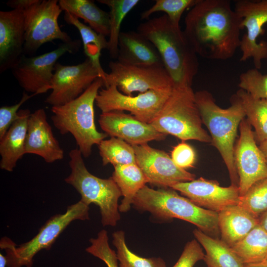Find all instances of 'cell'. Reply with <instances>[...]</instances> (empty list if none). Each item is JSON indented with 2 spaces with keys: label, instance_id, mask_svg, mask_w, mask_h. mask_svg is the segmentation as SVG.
Here are the masks:
<instances>
[{
  "label": "cell",
  "instance_id": "1",
  "mask_svg": "<svg viewBox=\"0 0 267 267\" xmlns=\"http://www.w3.org/2000/svg\"><path fill=\"white\" fill-rule=\"evenodd\" d=\"M242 20L229 0H199L186 14L183 32L197 55L224 60L240 47Z\"/></svg>",
  "mask_w": 267,
  "mask_h": 267
},
{
  "label": "cell",
  "instance_id": "2",
  "mask_svg": "<svg viewBox=\"0 0 267 267\" xmlns=\"http://www.w3.org/2000/svg\"><path fill=\"white\" fill-rule=\"evenodd\" d=\"M137 32L156 47L175 85L191 86L199 62L180 27L174 26L164 14L140 24Z\"/></svg>",
  "mask_w": 267,
  "mask_h": 267
},
{
  "label": "cell",
  "instance_id": "3",
  "mask_svg": "<svg viewBox=\"0 0 267 267\" xmlns=\"http://www.w3.org/2000/svg\"><path fill=\"white\" fill-rule=\"evenodd\" d=\"M133 206L140 212L150 213L160 222L178 219L212 237L220 236L218 213L197 206L172 188L155 189L145 185L136 194Z\"/></svg>",
  "mask_w": 267,
  "mask_h": 267
},
{
  "label": "cell",
  "instance_id": "4",
  "mask_svg": "<svg viewBox=\"0 0 267 267\" xmlns=\"http://www.w3.org/2000/svg\"><path fill=\"white\" fill-rule=\"evenodd\" d=\"M202 123L208 129L212 144L220 153L227 169L231 184L238 186L239 178L234 160L235 140L241 122L246 115L241 99L236 93L231 97L227 108L218 106L207 90L195 92Z\"/></svg>",
  "mask_w": 267,
  "mask_h": 267
},
{
  "label": "cell",
  "instance_id": "5",
  "mask_svg": "<svg viewBox=\"0 0 267 267\" xmlns=\"http://www.w3.org/2000/svg\"><path fill=\"white\" fill-rule=\"evenodd\" d=\"M101 78L96 79L78 97L65 104L52 106L51 120L62 134H71L84 157H89L92 146L108 135L98 132L94 122V103L101 87Z\"/></svg>",
  "mask_w": 267,
  "mask_h": 267
},
{
  "label": "cell",
  "instance_id": "6",
  "mask_svg": "<svg viewBox=\"0 0 267 267\" xmlns=\"http://www.w3.org/2000/svg\"><path fill=\"white\" fill-rule=\"evenodd\" d=\"M158 131L182 141L212 142L203 128L201 117L191 86L175 85L163 107L150 123Z\"/></svg>",
  "mask_w": 267,
  "mask_h": 267
},
{
  "label": "cell",
  "instance_id": "7",
  "mask_svg": "<svg viewBox=\"0 0 267 267\" xmlns=\"http://www.w3.org/2000/svg\"><path fill=\"white\" fill-rule=\"evenodd\" d=\"M70 174L65 181L81 195L80 201L89 206L92 203L100 210L103 226H115L121 219L118 201L122 193L112 177L104 179L91 174L85 164L78 148L69 153Z\"/></svg>",
  "mask_w": 267,
  "mask_h": 267
},
{
  "label": "cell",
  "instance_id": "8",
  "mask_svg": "<svg viewBox=\"0 0 267 267\" xmlns=\"http://www.w3.org/2000/svg\"><path fill=\"white\" fill-rule=\"evenodd\" d=\"M89 206L80 200L68 206L64 213L49 219L32 239L19 245L7 237L1 238L0 248L6 252V267H32L35 256L42 250H49L71 222L89 220Z\"/></svg>",
  "mask_w": 267,
  "mask_h": 267
},
{
  "label": "cell",
  "instance_id": "9",
  "mask_svg": "<svg viewBox=\"0 0 267 267\" xmlns=\"http://www.w3.org/2000/svg\"><path fill=\"white\" fill-rule=\"evenodd\" d=\"M63 10L57 0H35L23 10L25 23L24 54L32 55L43 44L59 40L72 41L60 29L58 17Z\"/></svg>",
  "mask_w": 267,
  "mask_h": 267
},
{
  "label": "cell",
  "instance_id": "10",
  "mask_svg": "<svg viewBox=\"0 0 267 267\" xmlns=\"http://www.w3.org/2000/svg\"><path fill=\"white\" fill-rule=\"evenodd\" d=\"M80 45L79 40H72L38 56L24 54L12 69L13 75L26 92L36 95L45 93L52 89L53 72L58 59L67 52L76 53Z\"/></svg>",
  "mask_w": 267,
  "mask_h": 267
},
{
  "label": "cell",
  "instance_id": "11",
  "mask_svg": "<svg viewBox=\"0 0 267 267\" xmlns=\"http://www.w3.org/2000/svg\"><path fill=\"white\" fill-rule=\"evenodd\" d=\"M173 88L150 90L137 95L121 92L115 85L101 89L95 104L101 113L127 111L139 120L150 124L171 95Z\"/></svg>",
  "mask_w": 267,
  "mask_h": 267
},
{
  "label": "cell",
  "instance_id": "12",
  "mask_svg": "<svg viewBox=\"0 0 267 267\" xmlns=\"http://www.w3.org/2000/svg\"><path fill=\"white\" fill-rule=\"evenodd\" d=\"M110 71L106 73L104 86L115 85L122 93L132 95L137 91L143 93L150 90L173 88L175 84L163 66H138L110 61Z\"/></svg>",
  "mask_w": 267,
  "mask_h": 267
},
{
  "label": "cell",
  "instance_id": "13",
  "mask_svg": "<svg viewBox=\"0 0 267 267\" xmlns=\"http://www.w3.org/2000/svg\"><path fill=\"white\" fill-rule=\"evenodd\" d=\"M234 10L242 19V30L246 29L241 39L240 60L244 62L252 58L255 68L259 70L262 61L267 58V42L258 41L259 37L265 33L263 27L267 23V0H238L235 2Z\"/></svg>",
  "mask_w": 267,
  "mask_h": 267
},
{
  "label": "cell",
  "instance_id": "14",
  "mask_svg": "<svg viewBox=\"0 0 267 267\" xmlns=\"http://www.w3.org/2000/svg\"><path fill=\"white\" fill-rule=\"evenodd\" d=\"M98 78H102L101 74L88 58L74 65L57 63L52 80L51 92L45 102L52 106L69 102L81 95Z\"/></svg>",
  "mask_w": 267,
  "mask_h": 267
},
{
  "label": "cell",
  "instance_id": "15",
  "mask_svg": "<svg viewBox=\"0 0 267 267\" xmlns=\"http://www.w3.org/2000/svg\"><path fill=\"white\" fill-rule=\"evenodd\" d=\"M239 129V136L234 148V160L241 196L253 184L267 178V162L256 144L255 134L246 118L241 122Z\"/></svg>",
  "mask_w": 267,
  "mask_h": 267
},
{
  "label": "cell",
  "instance_id": "16",
  "mask_svg": "<svg viewBox=\"0 0 267 267\" xmlns=\"http://www.w3.org/2000/svg\"><path fill=\"white\" fill-rule=\"evenodd\" d=\"M136 164L145 176L148 183L161 188L195 179V175L182 169L173 161L166 152L149 146L148 144L133 145Z\"/></svg>",
  "mask_w": 267,
  "mask_h": 267
},
{
  "label": "cell",
  "instance_id": "17",
  "mask_svg": "<svg viewBox=\"0 0 267 267\" xmlns=\"http://www.w3.org/2000/svg\"><path fill=\"white\" fill-rule=\"evenodd\" d=\"M170 188L179 191L197 206L217 213L238 205L240 197L238 186L231 184L222 187L217 180L202 177L177 183Z\"/></svg>",
  "mask_w": 267,
  "mask_h": 267
},
{
  "label": "cell",
  "instance_id": "18",
  "mask_svg": "<svg viewBox=\"0 0 267 267\" xmlns=\"http://www.w3.org/2000/svg\"><path fill=\"white\" fill-rule=\"evenodd\" d=\"M98 122L108 135L122 139L132 146L162 140L167 135L158 131L151 124L122 111L101 113Z\"/></svg>",
  "mask_w": 267,
  "mask_h": 267
},
{
  "label": "cell",
  "instance_id": "19",
  "mask_svg": "<svg viewBox=\"0 0 267 267\" xmlns=\"http://www.w3.org/2000/svg\"><path fill=\"white\" fill-rule=\"evenodd\" d=\"M24 14L12 9L0 11V72L12 69L24 55Z\"/></svg>",
  "mask_w": 267,
  "mask_h": 267
},
{
  "label": "cell",
  "instance_id": "20",
  "mask_svg": "<svg viewBox=\"0 0 267 267\" xmlns=\"http://www.w3.org/2000/svg\"><path fill=\"white\" fill-rule=\"evenodd\" d=\"M25 153L38 155L48 163L64 157V151L53 134L44 109L36 110L29 117Z\"/></svg>",
  "mask_w": 267,
  "mask_h": 267
},
{
  "label": "cell",
  "instance_id": "21",
  "mask_svg": "<svg viewBox=\"0 0 267 267\" xmlns=\"http://www.w3.org/2000/svg\"><path fill=\"white\" fill-rule=\"evenodd\" d=\"M117 61L138 66H164L154 45L138 32H121Z\"/></svg>",
  "mask_w": 267,
  "mask_h": 267
},
{
  "label": "cell",
  "instance_id": "22",
  "mask_svg": "<svg viewBox=\"0 0 267 267\" xmlns=\"http://www.w3.org/2000/svg\"><path fill=\"white\" fill-rule=\"evenodd\" d=\"M18 114V118L0 139V168L10 172L13 171L18 161L26 154L28 122L31 113L28 109H21Z\"/></svg>",
  "mask_w": 267,
  "mask_h": 267
},
{
  "label": "cell",
  "instance_id": "23",
  "mask_svg": "<svg viewBox=\"0 0 267 267\" xmlns=\"http://www.w3.org/2000/svg\"><path fill=\"white\" fill-rule=\"evenodd\" d=\"M218 213L221 239L231 247L259 224L258 218L238 205Z\"/></svg>",
  "mask_w": 267,
  "mask_h": 267
},
{
  "label": "cell",
  "instance_id": "24",
  "mask_svg": "<svg viewBox=\"0 0 267 267\" xmlns=\"http://www.w3.org/2000/svg\"><path fill=\"white\" fill-rule=\"evenodd\" d=\"M193 234L205 250L203 261L207 267H245L231 247L219 238L212 237L198 228Z\"/></svg>",
  "mask_w": 267,
  "mask_h": 267
},
{
  "label": "cell",
  "instance_id": "25",
  "mask_svg": "<svg viewBox=\"0 0 267 267\" xmlns=\"http://www.w3.org/2000/svg\"><path fill=\"white\" fill-rule=\"evenodd\" d=\"M114 168L111 177L123 197L119 210L120 212L126 213L131 209L136 194L148 181L136 164L116 166Z\"/></svg>",
  "mask_w": 267,
  "mask_h": 267
},
{
  "label": "cell",
  "instance_id": "26",
  "mask_svg": "<svg viewBox=\"0 0 267 267\" xmlns=\"http://www.w3.org/2000/svg\"><path fill=\"white\" fill-rule=\"evenodd\" d=\"M62 10L81 18L96 32L109 36V14L90 0H60Z\"/></svg>",
  "mask_w": 267,
  "mask_h": 267
},
{
  "label": "cell",
  "instance_id": "27",
  "mask_svg": "<svg viewBox=\"0 0 267 267\" xmlns=\"http://www.w3.org/2000/svg\"><path fill=\"white\" fill-rule=\"evenodd\" d=\"M64 19L66 23L73 25L79 31L84 52L99 71L104 84L106 72L101 67L99 58L102 50L108 49V43L105 36L81 22L79 18L69 12H64Z\"/></svg>",
  "mask_w": 267,
  "mask_h": 267
},
{
  "label": "cell",
  "instance_id": "28",
  "mask_svg": "<svg viewBox=\"0 0 267 267\" xmlns=\"http://www.w3.org/2000/svg\"><path fill=\"white\" fill-rule=\"evenodd\" d=\"M231 248L244 265L263 262L267 257V232L258 224Z\"/></svg>",
  "mask_w": 267,
  "mask_h": 267
},
{
  "label": "cell",
  "instance_id": "29",
  "mask_svg": "<svg viewBox=\"0 0 267 267\" xmlns=\"http://www.w3.org/2000/svg\"><path fill=\"white\" fill-rule=\"evenodd\" d=\"M110 8L109 34L108 50L111 58L117 59L119 40L123 20L128 13L139 2L138 0H98Z\"/></svg>",
  "mask_w": 267,
  "mask_h": 267
},
{
  "label": "cell",
  "instance_id": "30",
  "mask_svg": "<svg viewBox=\"0 0 267 267\" xmlns=\"http://www.w3.org/2000/svg\"><path fill=\"white\" fill-rule=\"evenodd\" d=\"M242 103L246 119L260 142L267 139V100L257 99L239 89L236 93Z\"/></svg>",
  "mask_w": 267,
  "mask_h": 267
},
{
  "label": "cell",
  "instance_id": "31",
  "mask_svg": "<svg viewBox=\"0 0 267 267\" xmlns=\"http://www.w3.org/2000/svg\"><path fill=\"white\" fill-rule=\"evenodd\" d=\"M102 165L116 166L136 164L133 146L119 138L111 137L98 145Z\"/></svg>",
  "mask_w": 267,
  "mask_h": 267
},
{
  "label": "cell",
  "instance_id": "32",
  "mask_svg": "<svg viewBox=\"0 0 267 267\" xmlns=\"http://www.w3.org/2000/svg\"><path fill=\"white\" fill-rule=\"evenodd\" d=\"M112 236L119 267H167L165 261L160 257L143 258L132 252L127 245L124 231H115Z\"/></svg>",
  "mask_w": 267,
  "mask_h": 267
},
{
  "label": "cell",
  "instance_id": "33",
  "mask_svg": "<svg viewBox=\"0 0 267 267\" xmlns=\"http://www.w3.org/2000/svg\"><path fill=\"white\" fill-rule=\"evenodd\" d=\"M238 205L257 218L267 211V178L253 184L240 196Z\"/></svg>",
  "mask_w": 267,
  "mask_h": 267
},
{
  "label": "cell",
  "instance_id": "34",
  "mask_svg": "<svg viewBox=\"0 0 267 267\" xmlns=\"http://www.w3.org/2000/svg\"><path fill=\"white\" fill-rule=\"evenodd\" d=\"M199 0H157L149 9L140 14L141 20H148L155 12H163L171 23L176 27H179V21L184 11L192 8Z\"/></svg>",
  "mask_w": 267,
  "mask_h": 267
},
{
  "label": "cell",
  "instance_id": "35",
  "mask_svg": "<svg viewBox=\"0 0 267 267\" xmlns=\"http://www.w3.org/2000/svg\"><path fill=\"white\" fill-rule=\"evenodd\" d=\"M238 87L255 98L267 100V74L255 68L240 75Z\"/></svg>",
  "mask_w": 267,
  "mask_h": 267
},
{
  "label": "cell",
  "instance_id": "36",
  "mask_svg": "<svg viewBox=\"0 0 267 267\" xmlns=\"http://www.w3.org/2000/svg\"><path fill=\"white\" fill-rule=\"evenodd\" d=\"M89 242L91 245L86 249L88 253L104 262L107 267H119L116 252L109 246L106 230L100 231L97 237L90 239Z\"/></svg>",
  "mask_w": 267,
  "mask_h": 267
},
{
  "label": "cell",
  "instance_id": "37",
  "mask_svg": "<svg viewBox=\"0 0 267 267\" xmlns=\"http://www.w3.org/2000/svg\"><path fill=\"white\" fill-rule=\"evenodd\" d=\"M23 93L19 102L11 106H3L0 108V139L6 134L12 124L19 117V109L27 100L36 95Z\"/></svg>",
  "mask_w": 267,
  "mask_h": 267
},
{
  "label": "cell",
  "instance_id": "38",
  "mask_svg": "<svg viewBox=\"0 0 267 267\" xmlns=\"http://www.w3.org/2000/svg\"><path fill=\"white\" fill-rule=\"evenodd\" d=\"M205 254L200 243L195 239L186 243L179 259L173 267H193Z\"/></svg>",
  "mask_w": 267,
  "mask_h": 267
},
{
  "label": "cell",
  "instance_id": "39",
  "mask_svg": "<svg viewBox=\"0 0 267 267\" xmlns=\"http://www.w3.org/2000/svg\"><path fill=\"white\" fill-rule=\"evenodd\" d=\"M171 158L177 166L186 170L193 167L196 161V153L191 146L182 141L173 148Z\"/></svg>",
  "mask_w": 267,
  "mask_h": 267
},
{
  "label": "cell",
  "instance_id": "40",
  "mask_svg": "<svg viewBox=\"0 0 267 267\" xmlns=\"http://www.w3.org/2000/svg\"><path fill=\"white\" fill-rule=\"evenodd\" d=\"M35 0H10L6 2V5L12 9L24 10L30 6Z\"/></svg>",
  "mask_w": 267,
  "mask_h": 267
},
{
  "label": "cell",
  "instance_id": "41",
  "mask_svg": "<svg viewBox=\"0 0 267 267\" xmlns=\"http://www.w3.org/2000/svg\"><path fill=\"white\" fill-rule=\"evenodd\" d=\"M258 220L259 225L267 232V211L262 214Z\"/></svg>",
  "mask_w": 267,
  "mask_h": 267
},
{
  "label": "cell",
  "instance_id": "42",
  "mask_svg": "<svg viewBox=\"0 0 267 267\" xmlns=\"http://www.w3.org/2000/svg\"><path fill=\"white\" fill-rule=\"evenodd\" d=\"M267 162V139L260 142L259 146Z\"/></svg>",
  "mask_w": 267,
  "mask_h": 267
},
{
  "label": "cell",
  "instance_id": "43",
  "mask_svg": "<svg viewBox=\"0 0 267 267\" xmlns=\"http://www.w3.org/2000/svg\"><path fill=\"white\" fill-rule=\"evenodd\" d=\"M245 267H267V262H261L245 265Z\"/></svg>",
  "mask_w": 267,
  "mask_h": 267
},
{
  "label": "cell",
  "instance_id": "44",
  "mask_svg": "<svg viewBox=\"0 0 267 267\" xmlns=\"http://www.w3.org/2000/svg\"><path fill=\"white\" fill-rule=\"evenodd\" d=\"M7 261L5 256L0 254V267H6Z\"/></svg>",
  "mask_w": 267,
  "mask_h": 267
},
{
  "label": "cell",
  "instance_id": "45",
  "mask_svg": "<svg viewBox=\"0 0 267 267\" xmlns=\"http://www.w3.org/2000/svg\"><path fill=\"white\" fill-rule=\"evenodd\" d=\"M264 261L267 262V257H266V258L265 259Z\"/></svg>",
  "mask_w": 267,
  "mask_h": 267
},
{
  "label": "cell",
  "instance_id": "46",
  "mask_svg": "<svg viewBox=\"0 0 267 267\" xmlns=\"http://www.w3.org/2000/svg\"></svg>",
  "mask_w": 267,
  "mask_h": 267
}]
</instances>
